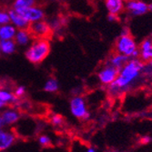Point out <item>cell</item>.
<instances>
[{"mask_svg":"<svg viewBox=\"0 0 152 152\" xmlns=\"http://www.w3.org/2000/svg\"><path fill=\"white\" fill-rule=\"evenodd\" d=\"M144 67L142 60L139 58H130L120 69L118 76L113 83L108 85V90L116 95L118 92L127 89L133 81L140 76Z\"/></svg>","mask_w":152,"mask_h":152,"instance_id":"obj_1","label":"cell"},{"mask_svg":"<svg viewBox=\"0 0 152 152\" xmlns=\"http://www.w3.org/2000/svg\"><path fill=\"white\" fill-rule=\"evenodd\" d=\"M50 53L49 41L46 38H37L30 44L26 51V58L32 64L43 62Z\"/></svg>","mask_w":152,"mask_h":152,"instance_id":"obj_2","label":"cell"},{"mask_svg":"<svg viewBox=\"0 0 152 152\" xmlns=\"http://www.w3.org/2000/svg\"><path fill=\"white\" fill-rule=\"evenodd\" d=\"M115 49L117 53L122 54L129 58H137L140 57L139 48L129 31H122L116 41Z\"/></svg>","mask_w":152,"mask_h":152,"instance_id":"obj_3","label":"cell"},{"mask_svg":"<svg viewBox=\"0 0 152 152\" xmlns=\"http://www.w3.org/2000/svg\"><path fill=\"white\" fill-rule=\"evenodd\" d=\"M69 108L73 117L77 119L88 120L90 117V113L88 112L87 107L86 100L81 96H73L69 102Z\"/></svg>","mask_w":152,"mask_h":152,"instance_id":"obj_4","label":"cell"},{"mask_svg":"<svg viewBox=\"0 0 152 152\" xmlns=\"http://www.w3.org/2000/svg\"><path fill=\"white\" fill-rule=\"evenodd\" d=\"M118 73H119L118 68L114 67L113 66L109 64H107L99 71L98 77L100 83H102L103 85L108 86L115 81V79L118 76Z\"/></svg>","mask_w":152,"mask_h":152,"instance_id":"obj_5","label":"cell"},{"mask_svg":"<svg viewBox=\"0 0 152 152\" xmlns=\"http://www.w3.org/2000/svg\"><path fill=\"white\" fill-rule=\"evenodd\" d=\"M28 30L32 36L37 37V38H46L51 34V26L45 20L37 21L29 25Z\"/></svg>","mask_w":152,"mask_h":152,"instance_id":"obj_6","label":"cell"},{"mask_svg":"<svg viewBox=\"0 0 152 152\" xmlns=\"http://www.w3.org/2000/svg\"><path fill=\"white\" fill-rule=\"evenodd\" d=\"M125 9L131 16L139 17L145 15L148 11V5L141 0H128L125 3Z\"/></svg>","mask_w":152,"mask_h":152,"instance_id":"obj_7","label":"cell"},{"mask_svg":"<svg viewBox=\"0 0 152 152\" xmlns=\"http://www.w3.org/2000/svg\"><path fill=\"white\" fill-rule=\"evenodd\" d=\"M18 13L21 14V15L26 18V20H27L29 22V24L44 20V18H45L44 10L41 7L36 6V5L33 7H30L28 8H26V9L22 10L21 12H18Z\"/></svg>","mask_w":152,"mask_h":152,"instance_id":"obj_8","label":"cell"},{"mask_svg":"<svg viewBox=\"0 0 152 152\" xmlns=\"http://www.w3.org/2000/svg\"><path fill=\"white\" fill-rule=\"evenodd\" d=\"M17 137L12 130L0 129V151H5L11 148L16 142Z\"/></svg>","mask_w":152,"mask_h":152,"instance_id":"obj_9","label":"cell"},{"mask_svg":"<svg viewBox=\"0 0 152 152\" xmlns=\"http://www.w3.org/2000/svg\"><path fill=\"white\" fill-rule=\"evenodd\" d=\"M9 14V19H10V23L16 27L17 29H26L29 27V22L26 20V18L19 14L18 12H17L16 10L11 9L8 11Z\"/></svg>","mask_w":152,"mask_h":152,"instance_id":"obj_10","label":"cell"},{"mask_svg":"<svg viewBox=\"0 0 152 152\" xmlns=\"http://www.w3.org/2000/svg\"><path fill=\"white\" fill-rule=\"evenodd\" d=\"M140 57L142 61L152 60V38L144 39L140 47Z\"/></svg>","mask_w":152,"mask_h":152,"instance_id":"obj_11","label":"cell"},{"mask_svg":"<svg viewBox=\"0 0 152 152\" xmlns=\"http://www.w3.org/2000/svg\"><path fill=\"white\" fill-rule=\"evenodd\" d=\"M125 0H105V6L108 14L118 16L125 9Z\"/></svg>","mask_w":152,"mask_h":152,"instance_id":"obj_12","label":"cell"},{"mask_svg":"<svg viewBox=\"0 0 152 152\" xmlns=\"http://www.w3.org/2000/svg\"><path fill=\"white\" fill-rule=\"evenodd\" d=\"M31 39H32V34L30 33L28 28L18 29L14 41L16 42L17 46L26 47L31 43Z\"/></svg>","mask_w":152,"mask_h":152,"instance_id":"obj_13","label":"cell"},{"mask_svg":"<svg viewBox=\"0 0 152 152\" xmlns=\"http://www.w3.org/2000/svg\"><path fill=\"white\" fill-rule=\"evenodd\" d=\"M1 116L6 126H11L13 124L17 123L21 117L18 110L15 108H7L3 110Z\"/></svg>","mask_w":152,"mask_h":152,"instance_id":"obj_14","label":"cell"},{"mask_svg":"<svg viewBox=\"0 0 152 152\" xmlns=\"http://www.w3.org/2000/svg\"><path fill=\"white\" fill-rule=\"evenodd\" d=\"M18 29L11 23L0 26V41L14 40Z\"/></svg>","mask_w":152,"mask_h":152,"instance_id":"obj_15","label":"cell"},{"mask_svg":"<svg viewBox=\"0 0 152 152\" xmlns=\"http://www.w3.org/2000/svg\"><path fill=\"white\" fill-rule=\"evenodd\" d=\"M129 59H130L129 58L124 56V55H122V54H119V53L116 52L115 54H113L112 56L109 58L107 64L111 65L114 67H117V68H118V69H120V68L124 65H125Z\"/></svg>","mask_w":152,"mask_h":152,"instance_id":"obj_16","label":"cell"},{"mask_svg":"<svg viewBox=\"0 0 152 152\" xmlns=\"http://www.w3.org/2000/svg\"><path fill=\"white\" fill-rule=\"evenodd\" d=\"M17 44L14 40H1L0 41V53L8 56L15 53Z\"/></svg>","mask_w":152,"mask_h":152,"instance_id":"obj_17","label":"cell"},{"mask_svg":"<svg viewBox=\"0 0 152 152\" xmlns=\"http://www.w3.org/2000/svg\"><path fill=\"white\" fill-rule=\"evenodd\" d=\"M0 100H2L6 105H7L16 103L18 100V99L16 98V96L14 95V92H11L7 88H0Z\"/></svg>","mask_w":152,"mask_h":152,"instance_id":"obj_18","label":"cell"},{"mask_svg":"<svg viewBox=\"0 0 152 152\" xmlns=\"http://www.w3.org/2000/svg\"><path fill=\"white\" fill-rule=\"evenodd\" d=\"M37 0H14L13 8L18 12H21L22 10L28 8L36 5Z\"/></svg>","mask_w":152,"mask_h":152,"instance_id":"obj_19","label":"cell"},{"mask_svg":"<svg viewBox=\"0 0 152 152\" xmlns=\"http://www.w3.org/2000/svg\"><path fill=\"white\" fill-rule=\"evenodd\" d=\"M44 90L48 93H56L59 89L58 80L55 77H49L44 85Z\"/></svg>","mask_w":152,"mask_h":152,"instance_id":"obj_20","label":"cell"},{"mask_svg":"<svg viewBox=\"0 0 152 152\" xmlns=\"http://www.w3.org/2000/svg\"><path fill=\"white\" fill-rule=\"evenodd\" d=\"M37 141L39 143L40 146L42 147H50V145L52 144V140L51 137L46 134H42L40 135L38 137H37Z\"/></svg>","mask_w":152,"mask_h":152,"instance_id":"obj_21","label":"cell"},{"mask_svg":"<svg viewBox=\"0 0 152 152\" xmlns=\"http://www.w3.org/2000/svg\"><path fill=\"white\" fill-rule=\"evenodd\" d=\"M50 122L55 127H61L64 124V118L58 114H53L50 117Z\"/></svg>","mask_w":152,"mask_h":152,"instance_id":"obj_22","label":"cell"},{"mask_svg":"<svg viewBox=\"0 0 152 152\" xmlns=\"http://www.w3.org/2000/svg\"><path fill=\"white\" fill-rule=\"evenodd\" d=\"M8 23H10L8 12L0 9V26H3V25L8 24Z\"/></svg>","mask_w":152,"mask_h":152,"instance_id":"obj_23","label":"cell"},{"mask_svg":"<svg viewBox=\"0 0 152 152\" xmlns=\"http://www.w3.org/2000/svg\"><path fill=\"white\" fill-rule=\"evenodd\" d=\"M26 88L24 86H19L18 88H16L15 91H14V95L16 96V98L17 99H21L22 96H25L26 94Z\"/></svg>","mask_w":152,"mask_h":152,"instance_id":"obj_24","label":"cell"},{"mask_svg":"<svg viewBox=\"0 0 152 152\" xmlns=\"http://www.w3.org/2000/svg\"><path fill=\"white\" fill-rule=\"evenodd\" d=\"M107 19H108L110 22H116V21H118V16H117V15H113V14H108Z\"/></svg>","mask_w":152,"mask_h":152,"instance_id":"obj_25","label":"cell"},{"mask_svg":"<svg viewBox=\"0 0 152 152\" xmlns=\"http://www.w3.org/2000/svg\"><path fill=\"white\" fill-rule=\"evenodd\" d=\"M151 137H148V136H145V137H143L142 139H141V142L143 143V144H148V143H149L150 141H151Z\"/></svg>","mask_w":152,"mask_h":152,"instance_id":"obj_26","label":"cell"},{"mask_svg":"<svg viewBox=\"0 0 152 152\" xmlns=\"http://www.w3.org/2000/svg\"><path fill=\"white\" fill-rule=\"evenodd\" d=\"M5 123H4V120H3V118H2V116H1V114H0V129H4L5 128Z\"/></svg>","mask_w":152,"mask_h":152,"instance_id":"obj_27","label":"cell"},{"mask_svg":"<svg viewBox=\"0 0 152 152\" xmlns=\"http://www.w3.org/2000/svg\"><path fill=\"white\" fill-rule=\"evenodd\" d=\"M6 106H7V105H6V104H5V103L2 101V100H0V110H2V109H3V108L6 107Z\"/></svg>","mask_w":152,"mask_h":152,"instance_id":"obj_28","label":"cell"},{"mask_svg":"<svg viewBox=\"0 0 152 152\" xmlns=\"http://www.w3.org/2000/svg\"><path fill=\"white\" fill-rule=\"evenodd\" d=\"M86 152H96V150L94 148H88Z\"/></svg>","mask_w":152,"mask_h":152,"instance_id":"obj_29","label":"cell"},{"mask_svg":"<svg viewBox=\"0 0 152 152\" xmlns=\"http://www.w3.org/2000/svg\"><path fill=\"white\" fill-rule=\"evenodd\" d=\"M148 10L152 11V3H151L150 5H148Z\"/></svg>","mask_w":152,"mask_h":152,"instance_id":"obj_30","label":"cell"}]
</instances>
